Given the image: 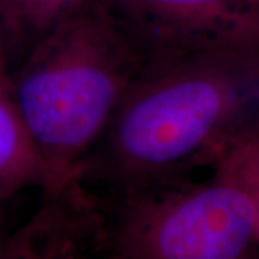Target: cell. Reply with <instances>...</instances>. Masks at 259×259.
I'll return each instance as SVG.
<instances>
[{
	"label": "cell",
	"mask_w": 259,
	"mask_h": 259,
	"mask_svg": "<svg viewBox=\"0 0 259 259\" xmlns=\"http://www.w3.org/2000/svg\"><path fill=\"white\" fill-rule=\"evenodd\" d=\"M259 94V59L194 54L150 59L72 183L127 190L212 167Z\"/></svg>",
	"instance_id": "cell-1"
},
{
	"label": "cell",
	"mask_w": 259,
	"mask_h": 259,
	"mask_svg": "<svg viewBox=\"0 0 259 259\" xmlns=\"http://www.w3.org/2000/svg\"><path fill=\"white\" fill-rule=\"evenodd\" d=\"M249 193L256 214L259 243V120H245L229 134L212 164Z\"/></svg>",
	"instance_id": "cell-8"
},
{
	"label": "cell",
	"mask_w": 259,
	"mask_h": 259,
	"mask_svg": "<svg viewBox=\"0 0 259 259\" xmlns=\"http://www.w3.org/2000/svg\"><path fill=\"white\" fill-rule=\"evenodd\" d=\"M59 259H91L79 246V242L71 246Z\"/></svg>",
	"instance_id": "cell-9"
},
{
	"label": "cell",
	"mask_w": 259,
	"mask_h": 259,
	"mask_svg": "<svg viewBox=\"0 0 259 259\" xmlns=\"http://www.w3.org/2000/svg\"><path fill=\"white\" fill-rule=\"evenodd\" d=\"M87 0H12L5 22L13 66L30 47Z\"/></svg>",
	"instance_id": "cell-7"
},
{
	"label": "cell",
	"mask_w": 259,
	"mask_h": 259,
	"mask_svg": "<svg viewBox=\"0 0 259 259\" xmlns=\"http://www.w3.org/2000/svg\"><path fill=\"white\" fill-rule=\"evenodd\" d=\"M13 62L0 30V202L26 189H47V175L13 90Z\"/></svg>",
	"instance_id": "cell-5"
},
{
	"label": "cell",
	"mask_w": 259,
	"mask_h": 259,
	"mask_svg": "<svg viewBox=\"0 0 259 259\" xmlns=\"http://www.w3.org/2000/svg\"><path fill=\"white\" fill-rule=\"evenodd\" d=\"M127 190L75 186L81 248L91 259H248L259 246L256 214L238 182L212 170Z\"/></svg>",
	"instance_id": "cell-3"
},
{
	"label": "cell",
	"mask_w": 259,
	"mask_h": 259,
	"mask_svg": "<svg viewBox=\"0 0 259 259\" xmlns=\"http://www.w3.org/2000/svg\"><path fill=\"white\" fill-rule=\"evenodd\" d=\"M72 190L44 194V203L0 242V259H59L81 241L82 214Z\"/></svg>",
	"instance_id": "cell-6"
},
{
	"label": "cell",
	"mask_w": 259,
	"mask_h": 259,
	"mask_svg": "<svg viewBox=\"0 0 259 259\" xmlns=\"http://www.w3.org/2000/svg\"><path fill=\"white\" fill-rule=\"evenodd\" d=\"M248 259H259V246L256 248V249L253 250V252H252V255H250Z\"/></svg>",
	"instance_id": "cell-12"
},
{
	"label": "cell",
	"mask_w": 259,
	"mask_h": 259,
	"mask_svg": "<svg viewBox=\"0 0 259 259\" xmlns=\"http://www.w3.org/2000/svg\"><path fill=\"white\" fill-rule=\"evenodd\" d=\"M146 52L102 0H87L13 66V90L47 175L65 190L102 139Z\"/></svg>",
	"instance_id": "cell-2"
},
{
	"label": "cell",
	"mask_w": 259,
	"mask_h": 259,
	"mask_svg": "<svg viewBox=\"0 0 259 259\" xmlns=\"http://www.w3.org/2000/svg\"><path fill=\"white\" fill-rule=\"evenodd\" d=\"M12 0H0V30L5 35V22H6V16L9 12V6Z\"/></svg>",
	"instance_id": "cell-10"
},
{
	"label": "cell",
	"mask_w": 259,
	"mask_h": 259,
	"mask_svg": "<svg viewBox=\"0 0 259 259\" xmlns=\"http://www.w3.org/2000/svg\"><path fill=\"white\" fill-rule=\"evenodd\" d=\"M148 61L194 54L259 59V0H102Z\"/></svg>",
	"instance_id": "cell-4"
},
{
	"label": "cell",
	"mask_w": 259,
	"mask_h": 259,
	"mask_svg": "<svg viewBox=\"0 0 259 259\" xmlns=\"http://www.w3.org/2000/svg\"><path fill=\"white\" fill-rule=\"evenodd\" d=\"M8 226H6V212L3 207V202H0V242L8 236Z\"/></svg>",
	"instance_id": "cell-11"
}]
</instances>
